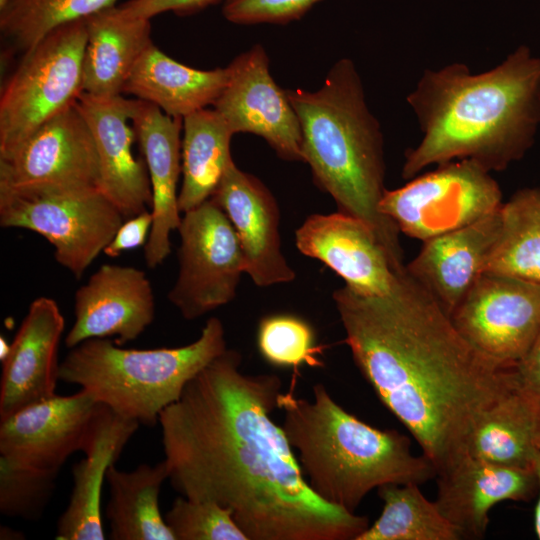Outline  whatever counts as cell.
I'll return each mask as SVG.
<instances>
[{"label": "cell", "mask_w": 540, "mask_h": 540, "mask_svg": "<svg viewBox=\"0 0 540 540\" xmlns=\"http://www.w3.org/2000/svg\"><path fill=\"white\" fill-rule=\"evenodd\" d=\"M241 363V354L227 348L160 413L171 486L230 510L248 540H356L368 518L311 490L271 417L282 380L244 373Z\"/></svg>", "instance_id": "6da1fadb"}, {"label": "cell", "mask_w": 540, "mask_h": 540, "mask_svg": "<svg viewBox=\"0 0 540 540\" xmlns=\"http://www.w3.org/2000/svg\"><path fill=\"white\" fill-rule=\"evenodd\" d=\"M333 300L356 366L437 474L466 455L477 421L516 386L515 366L475 348L405 267L386 294L345 285Z\"/></svg>", "instance_id": "7a4b0ae2"}, {"label": "cell", "mask_w": 540, "mask_h": 540, "mask_svg": "<svg viewBox=\"0 0 540 540\" xmlns=\"http://www.w3.org/2000/svg\"><path fill=\"white\" fill-rule=\"evenodd\" d=\"M406 100L423 136L405 152L404 179L461 159L503 171L526 155L540 128V56L520 45L481 73L461 62L426 69Z\"/></svg>", "instance_id": "3957f363"}, {"label": "cell", "mask_w": 540, "mask_h": 540, "mask_svg": "<svg viewBox=\"0 0 540 540\" xmlns=\"http://www.w3.org/2000/svg\"><path fill=\"white\" fill-rule=\"evenodd\" d=\"M286 91L301 126L303 162L316 186L339 212L368 224L394 270H403L400 231L379 209L386 190L383 133L353 61L338 60L318 90Z\"/></svg>", "instance_id": "277c9868"}, {"label": "cell", "mask_w": 540, "mask_h": 540, "mask_svg": "<svg viewBox=\"0 0 540 540\" xmlns=\"http://www.w3.org/2000/svg\"><path fill=\"white\" fill-rule=\"evenodd\" d=\"M278 408L306 482L330 505L355 512L375 488L420 485L437 476L428 457L411 452L408 437L347 412L322 383L312 387L311 400L281 393Z\"/></svg>", "instance_id": "5b68a950"}, {"label": "cell", "mask_w": 540, "mask_h": 540, "mask_svg": "<svg viewBox=\"0 0 540 540\" xmlns=\"http://www.w3.org/2000/svg\"><path fill=\"white\" fill-rule=\"evenodd\" d=\"M226 349L217 317L181 347L125 349L108 338H93L71 348L60 363L59 380L78 385L123 417L153 426L186 384Z\"/></svg>", "instance_id": "8992f818"}, {"label": "cell", "mask_w": 540, "mask_h": 540, "mask_svg": "<svg viewBox=\"0 0 540 540\" xmlns=\"http://www.w3.org/2000/svg\"><path fill=\"white\" fill-rule=\"evenodd\" d=\"M124 218L96 187L0 186V225L46 238L56 261L80 278L115 236Z\"/></svg>", "instance_id": "52a82bcc"}, {"label": "cell", "mask_w": 540, "mask_h": 540, "mask_svg": "<svg viewBox=\"0 0 540 540\" xmlns=\"http://www.w3.org/2000/svg\"><path fill=\"white\" fill-rule=\"evenodd\" d=\"M85 20L60 26L23 53L0 93V155L73 105L82 89Z\"/></svg>", "instance_id": "ba28073f"}, {"label": "cell", "mask_w": 540, "mask_h": 540, "mask_svg": "<svg viewBox=\"0 0 540 540\" xmlns=\"http://www.w3.org/2000/svg\"><path fill=\"white\" fill-rule=\"evenodd\" d=\"M409 180L386 189L379 209L400 233L422 242L468 226L503 204L491 172L469 159L437 165Z\"/></svg>", "instance_id": "9c48e42d"}, {"label": "cell", "mask_w": 540, "mask_h": 540, "mask_svg": "<svg viewBox=\"0 0 540 540\" xmlns=\"http://www.w3.org/2000/svg\"><path fill=\"white\" fill-rule=\"evenodd\" d=\"M179 271L169 301L186 320L230 303L245 260L239 238L213 198L183 213L178 227Z\"/></svg>", "instance_id": "30bf717a"}, {"label": "cell", "mask_w": 540, "mask_h": 540, "mask_svg": "<svg viewBox=\"0 0 540 540\" xmlns=\"http://www.w3.org/2000/svg\"><path fill=\"white\" fill-rule=\"evenodd\" d=\"M451 319L475 348L514 367L540 335V284L484 272Z\"/></svg>", "instance_id": "8fae6325"}, {"label": "cell", "mask_w": 540, "mask_h": 540, "mask_svg": "<svg viewBox=\"0 0 540 540\" xmlns=\"http://www.w3.org/2000/svg\"><path fill=\"white\" fill-rule=\"evenodd\" d=\"M100 185L97 150L76 102L0 155V186L82 188Z\"/></svg>", "instance_id": "7c38bea8"}, {"label": "cell", "mask_w": 540, "mask_h": 540, "mask_svg": "<svg viewBox=\"0 0 540 540\" xmlns=\"http://www.w3.org/2000/svg\"><path fill=\"white\" fill-rule=\"evenodd\" d=\"M227 84L213 105L234 134L262 137L278 157L302 161V131L287 91L274 81L269 58L256 44L227 66Z\"/></svg>", "instance_id": "4fadbf2b"}, {"label": "cell", "mask_w": 540, "mask_h": 540, "mask_svg": "<svg viewBox=\"0 0 540 540\" xmlns=\"http://www.w3.org/2000/svg\"><path fill=\"white\" fill-rule=\"evenodd\" d=\"M136 100L122 95L97 97L81 93L76 101L94 138L100 172V190L116 206L124 220L149 211L152 190L143 156L133 145Z\"/></svg>", "instance_id": "5bb4252c"}, {"label": "cell", "mask_w": 540, "mask_h": 540, "mask_svg": "<svg viewBox=\"0 0 540 540\" xmlns=\"http://www.w3.org/2000/svg\"><path fill=\"white\" fill-rule=\"evenodd\" d=\"M100 404L80 389L69 396L55 394L0 419V455L60 470L74 452H82Z\"/></svg>", "instance_id": "9a60e30c"}, {"label": "cell", "mask_w": 540, "mask_h": 540, "mask_svg": "<svg viewBox=\"0 0 540 540\" xmlns=\"http://www.w3.org/2000/svg\"><path fill=\"white\" fill-rule=\"evenodd\" d=\"M74 316L67 348L93 338L115 337L117 345L135 340L155 316L151 283L140 269L104 264L76 291Z\"/></svg>", "instance_id": "2e32d148"}, {"label": "cell", "mask_w": 540, "mask_h": 540, "mask_svg": "<svg viewBox=\"0 0 540 540\" xmlns=\"http://www.w3.org/2000/svg\"><path fill=\"white\" fill-rule=\"evenodd\" d=\"M211 198L232 223L243 251L245 273L257 286L295 279L281 251L277 201L262 181L239 169L233 161Z\"/></svg>", "instance_id": "e0dca14e"}, {"label": "cell", "mask_w": 540, "mask_h": 540, "mask_svg": "<svg viewBox=\"0 0 540 540\" xmlns=\"http://www.w3.org/2000/svg\"><path fill=\"white\" fill-rule=\"evenodd\" d=\"M295 243L303 255L327 265L360 294H386L400 272L371 227L339 211L308 216L295 232Z\"/></svg>", "instance_id": "ac0fdd59"}, {"label": "cell", "mask_w": 540, "mask_h": 540, "mask_svg": "<svg viewBox=\"0 0 540 540\" xmlns=\"http://www.w3.org/2000/svg\"><path fill=\"white\" fill-rule=\"evenodd\" d=\"M65 321L56 301L39 297L29 306L2 361L0 419L56 394L58 346Z\"/></svg>", "instance_id": "d6986e66"}, {"label": "cell", "mask_w": 540, "mask_h": 540, "mask_svg": "<svg viewBox=\"0 0 540 540\" xmlns=\"http://www.w3.org/2000/svg\"><path fill=\"white\" fill-rule=\"evenodd\" d=\"M435 504L461 539H480L489 512L503 501H529L537 492L533 469L492 464L468 455L439 472Z\"/></svg>", "instance_id": "ffe728a7"}, {"label": "cell", "mask_w": 540, "mask_h": 540, "mask_svg": "<svg viewBox=\"0 0 540 540\" xmlns=\"http://www.w3.org/2000/svg\"><path fill=\"white\" fill-rule=\"evenodd\" d=\"M133 125L152 190L153 224L144 254L147 266L153 269L169 256L170 233L177 230L181 222L177 184L182 173L183 119L137 99Z\"/></svg>", "instance_id": "44dd1931"}, {"label": "cell", "mask_w": 540, "mask_h": 540, "mask_svg": "<svg viewBox=\"0 0 540 540\" xmlns=\"http://www.w3.org/2000/svg\"><path fill=\"white\" fill-rule=\"evenodd\" d=\"M500 225L499 209L468 226L430 238L405 269L451 316L484 273Z\"/></svg>", "instance_id": "7402d4cb"}, {"label": "cell", "mask_w": 540, "mask_h": 540, "mask_svg": "<svg viewBox=\"0 0 540 540\" xmlns=\"http://www.w3.org/2000/svg\"><path fill=\"white\" fill-rule=\"evenodd\" d=\"M140 424L100 404L94 416L84 458L72 467L73 489L58 519V540H103L101 492L108 469L120 457Z\"/></svg>", "instance_id": "603a6c76"}, {"label": "cell", "mask_w": 540, "mask_h": 540, "mask_svg": "<svg viewBox=\"0 0 540 540\" xmlns=\"http://www.w3.org/2000/svg\"><path fill=\"white\" fill-rule=\"evenodd\" d=\"M85 23L83 93L122 95L135 64L153 44L150 19L129 16L115 5L86 18Z\"/></svg>", "instance_id": "cb8c5ba5"}, {"label": "cell", "mask_w": 540, "mask_h": 540, "mask_svg": "<svg viewBox=\"0 0 540 540\" xmlns=\"http://www.w3.org/2000/svg\"><path fill=\"white\" fill-rule=\"evenodd\" d=\"M228 68L201 70L184 65L151 44L130 73L123 93L152 103L164 113L183 119L213 106L224 90Z\"/></svg>", "instance_id": "d4e9b609"}, {"label": "cell", "mask_w": 540, "mask_h": 540, "mask_svg": "<svg viewBox=\"0 0 540 540\" xmlns=\"http://www.w3.org/2000/svg\"><path fill=\"white\" fill-rule=\"evenodd\" d=\"M168 480L164 460L124 471L112 465L106 475L110 498L105 516L112 540H175L159 507L161 486Z\"/></svg>", "instance_id": "484cf974"}, {"label": "cell", "mask_w": 540, "mask_h": 540, "mask_svg": "<svg viewBox=\"0 0 540 540\" xmlns=\"http://www.w3.org/2000/svg\"><path fill=\"white\" fill-rule=\"evenodd\" d=\"M233 131L214 109L204 108L183 118L182 184L178 194L181 213L210 199L233 162Z\"/></svg>", "instance_id": "4316f807"}, {"label": "cell", "mask_w": 540, "mask_h": 540, "mask_svg": "<svg viewBox=\"0 0 540 540\" xmlns=\"http://www.w3.org/2000/svg\"><path fill=\"white\" fill-rule=\"evenodd\" d=\"M538 448L528 408L516 386L473 427L466 455L492 464L533 469Z\"/></svg>", "instance_id": "83f0119b"}, {"label": "cell", "mask_w": 540, "mask_h": 540, "mask_svg": "<svg viewBox=\"0 0 540 540\" xmlns=\"http://www.w3.org/2000/svg\"><path fill=\"white\" fill-rule=\"evenodd\" d=\"M501 225L484 272L540 284V187L516 191L500 208Z\"/></svg>", "instance_id": "f1b7e54d"}, {"label": "cell", "mask_w": 540, "mask_h": 540, "mask_svg": "<svg viewBox=\"0 0 540 540\" xmlns=\"http://www.w3.org/2000/svg\"><path fill=\"white\" fill-rule=\"evenodd\" d=\"M417 484H386L378 495L383 509L356 540H458L457 529Z\"/></svg>", "instance_id": "f546056e"}, {"label": "cell", "mask_w": 540, "mask_h": 540, "mask_svg": "<svg viewBox=\"0 0 540 540\" xmlns=\"http://www.w3.org/2000/svg\"><path fill=\"white\" fill-rule=\"evenodd\" d=\"M117 0H9L0 8L2 37L22 53L65 24L115 6Z\"/></svg>", "instance_id": "4dcf8cb0"}, {"label": "cell", "mask_w": 540, "mask_h": 540, "mask_svg": "<svg viewBox=\"0 0 540 540\" xmlns=\"http://www.w3.org/2000/svg\"><path fill=\"white\" fill-rule=\"evenodd\" d=\"M58 473L0 455V513L39 520L52 499Z\"/></svg>", "instance_id": "1f68e13d"}, {"label": "cell", "mask_w": 540, "mask_h": 540, "mask_svg": "<svg viewBox=\"0 0 540 540\" xmlns=\"http://www.w3.org/2000/svg\"><path fill=\"white\" fill-rule=\"evenodd\" d=\"M257 344L263 358L273 365L317 364L314 332L299 317L288 314L264 317L259 323Z\"/></svg>", "instance_id": "d6a6232c"}, {"label": "cell", "mask_w": 540, "mask_h": 540, "mask_svg": "<svg viewBox=\"0 0 540 540\" xmlns=\"http://www.w3.org/2000/svg\"><path fill=\"white\" fill-rule=\"evenodd\" d=\"M175 540H248L230 510L179 496L164 515Z\"/></svg>", "instance_id": "836d02e7"}, {"label": "cell", "mask_w": 540, "mask_h": 540, "mask_svg": "<svg viewBox=\"0 0 540 540\" xmlns=\"http://www.w3.org/2000/svg\"><path fill=\"white\" fill-rule=\"evenodd\" d=\"M322 0H226L222 14L229 22L241 25L286 24L303 17Z\"/></svg>", "instance_id": "e575fe53"}, {"label": "cell", "mask_w": 540, "mask_h": 540, "mask_svg": "<svg viewBox=\"0 0 540 540\" xmlns=\"http://www.w3.org/2000/svg\"><path fill=\"white\" fill-rule=\"evenodd\" d=\"M517 389L531 416L535 441L540 451V335L515 366Z\"/></svg>", "instance_id": "d590c367"}, {"label": "cell", "mask_w": 540, "mask_h": 540, "mask_svg": "<svg viewBox=\"0 0 540 540\" xmlns=\"http://www.w3.org/2000/svg\"><path fill=\"white\" fill-rule=\"evenodd\" d=\"M221 1L226 0H128L119 6L129 16L151 19L166 12L194 14Z\"/></svg>", "instance_id": "8d00e7d4"}, {"label": "cell", "mask_w": 540, "mask_h": 540, "mask_svg": "<svg viewBox=\"0 0 540 540\" xmlns=\"http://www.w3.org/2000/svg\"><path fill=\"white\" fill-rule=\"evenodd\" d=\"M152 224L153 215L151 210L123 221L103 252L108 257L114 258L119 256L123 251L145 245L150 235Z\"/></svg>", "instance_id": "74e56055"}, {"label": "cell", "mask_w": 540, "mask_h": 540, "mask_svg": "<svg viewBox=\"0 0 540 540\" xmlns=\"http://www.w3.org/2000/svg\"><path fill=\"white\" fill-rule=\"evenodd\" d=\"M533 471L537 479V493H538V499H537L535 512H534V528H535V533L538 539H540V451H538L535 455V458L533 461Z\"/></svg>", "instance_id": "f35d334b"}, {"label": "cell", "mask_w": 540, "mask_h": 540, "mask_svg": "<svg viewBox=\"0 0 540 540\" xmlns=\"http://www.w3.org/2000/svg\"><path fill=\"white\" fill-rule=\"evenodd\" d=\"M23 534L17 532L9 527H1L0 538L1 539H22Z\"/></svg>", "instance_id": "ab89813d"}, {"label": "cell", "mask_w": 540, "mask_h": 540, "mask_svg": "<svg viewBox=\"0 0 540 540\" xmlns=\"http://www.w3.org/2000/svg\"><path fill=\"white\" fill-rule=\"evenodd\" d=\"M0 352H1V361H3L10 352L11 344H8L7 341L1 337L0 339Z\"/></svg>", "instance_id": "60d3db41"}]
</instances>
